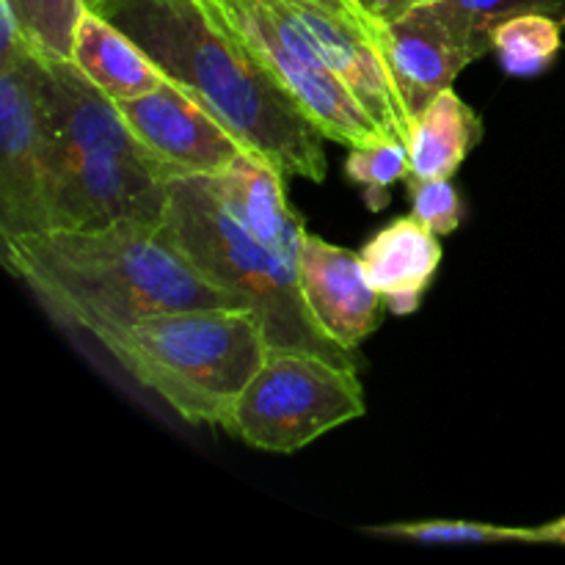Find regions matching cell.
Instances as JSON below:
<instances>
[{
	"label": "cell",
	"instance_id": "obj_1",
	"mask_svg": "<svg viewBox=\"0 0 565 565\" xmlns=\"http://www.w3.org/2000/svg\"><path fill=\"white\" fill-rule=\"evenodd\" d=\"M0 259L61 329L97 342L154 315L243 307L185 257L163 221L0 237Z\"/></svg>",
	"mask_w": 565,
	"mask_h": 565
},
{
	"label": "cell",
	"instance_id": "obj_2",
	"mask_svg": "<svg viewBox=\"0 0 565 565\" xmlns=\"http://www.w3.org/2000/svg\"><path fill=\"white\" fill-rule=\"evenodd\" d=\"M92 9L141 44L171 83L213 110L252 152L287 177L326 180L329 138L202 0H97Z\"/></svg>",
	"mask_w": 565,
	"mask_h": 565
},
{
	"label": "cell",
	"instance_id": "obj_3",
	"mask_svg": "<svg viewBox=\"0 0 565 565\" xmlns=\"http://www.w3.org/2000/svg\"><path fill=\"white\" fill-rule=\"evenodd\" d=\"M99 345L177 417L213 428L270 353L263 320L248 307L154 315L110 331Z\"/></svg>",
	"mask_w": 565,
	"mask_h": 565
},
{
	"label": "cell",
	"instance_id": "obj_4",
	"mask_svg": "<svg viewBox=\"0 0 565 565\" xmlns=\"http://www.w3.org/2000/svg\"><path fill=\"white\" fill-rule=\"evenodd\" d=\"M163 224L213 285L259 315L270 351H312L356 367L353 353L329 340L309 312L298 263L279 257L237 221L213 177L169 180Z\"/></svg>",
	"mask_w": 565,
	"mask_h": 565
},
{
	"label": "cell",
	"instance_id": "obj_5",
	"mask_svg": "<svg viewBox=\"0 0 565 565\" xmlns=\"http://www.w3.org/2000/svg\"><path fill=\"white\" fill-rule=\"evenodd\" d=\"M364 412L367 403L353 364L312 351H270L221 430L254 450L290 456Z\"/></svg>",
	"mask_w": 565,
	"mask_h": 565
},
{
	"label": "cell",
	"instance_id": "obj_6",
	"mask_svg": "<svg viewBox=\"0 0 565 565\" xmlns=\"http://www.w3.org/2000/svg\"><path fill=\"white\" fill-rule=\"evenodd\" d=\"M224 20L274 81L296 99L329 141L353 149L384 141V130L326 64L285 0H202Z\"/></svg>",
	"mask_w": 565,
	"mask_h": 565
},
{
	"label": "cell",
	"instance_id": "obj_7",
	"mask_svg": "<svg viewBox=\"0 0 565 565\" xmlns=\"http://www.w3.org/2000/svg\"><path fill=\"white\" fill-rule=\"evenodd\" d=\"M53 138L39 86V44L0 55V237L50 230Z\"/></svg>",
	"mask_w": 565,
	"mask_h": 565
},
{
	"label": "cell",
	"instance_id": "obj_8",
	"mask_svg": "<svg viewBox=\"0 0 565 565\" xmlns=\"http://www.w3.org/2000/svg\"><path fill=\"white\" fill-rule=\"evenodd\" d=\"M381 44L412 121L441 92L452 88L469 64L494 53V36L480 31L452 0L419 6L384 25Z\"/></svg>",
	"mask_w": 565,
	"mask_h": 565
},
{
	"label": "cell",
	"instance_id": "obj_9",
	"mask_svg": "<svg viewBox=\"0 0 565 565\" xmlns=\"http://www.w3.org/2000/svg\"><path fill=\"white\" fill-rule=\"evenodd\" d=\"M121 116L136 132L149 158L169 180L177 177H221L246 143L221 125L213 110L166 77L154 92L116 99Z\"/></svg>",
	"mask_w": 565,
	"mask_h": 565
},
{
	"label": "cell",
	"instance_id": "obj_10",
	"mask_svg": "<svg viewBox=\"0 0 565 565\" xmlns=\"http://www.w3.org/2000/svg\"><path fill=\"white\" fill-rule=\"evenodd\" d=\"M326 64L379 121L386 138L408 143L412 116L392 77L381 33L323 0H285Z\"/></svg>",
	"mask_w": 565,
	"mask_h": 565
},
{
	"label": "cell",
	"instance_id": "obj_11",
	"mask_svg": "<svg viewBox=\"0 0 565 565\" xmlns=\"http://www.w3.org/2000/svg\"><path fill=\"white\" fill-rule=\"evenodd\" d=\"M298 276L309 312L340 348L353 353L381 326L384 298L364 276L359 252L334 246L307 230L298 254Z\"/></svg>",
	"mask_w": 565,
	"mask_h": 565
},
{
	"label": "cell",
	"instance_id": "obj_12",
	"mask_svg": "<svg viewBox=\"0 0 565 565\" xmlns=\"http://www.w3.org/2000/svg\"><path fill=\"white\" fill-rule=\"evenodd\" d=\"M364 276L390 312L414 315L441 265V243L417 215L390 221L362 246Z\"/></svg>",
	"mask_w": 565,
	"mask_h": 565
},
{
	"label": "cell",
	"instance_id": "obj_13",
	"mask_svg": "<svg viewBox=\"0 0 565 565\" xmlns=\"http://www.w3.org/2000/svg\"><path fill=\"white\" fill-rule=\"evenodd\" d=\"M213 180L237 221L257 241L274 248L279 257L298 263L307 226H303L301 215L292 213L285 193L287 174L274 160L246 149L224 174L213 177Z\"/></svg>",
	"mask_w": 565,
	"mask_h": 565
},
{
	"label": "cell",
	"instance_id": "obj_14",
	"mask_svg": "<svg viewBox=\"0 0 565 565\" xmlns=\"http://www.w3.org/2000/svg\"><path fill=\"white\" fill-rule=\"evenodd\" d=\"M70 58L81 66L83 75H88V81L97 83L114 99L141 97L166 81L141 44L132 42L119 25L94 9L83 11L77 22Z\"/></svg>",
	"mask_w": 565,
	"mask_h": 565
},
{
	"label": "cell",
	"instance_id": "obj_15",
	"mask_svg": "<svg viewBox=\"0 0 565 565\" xmlns=\"http://www.w3.org/2000/svg\"><path fill=\"white\" fill-rule=\"evenodd\" d=\"M483 119L456 88L441 92L423 114L414 119L408 138V160L414 180H452L472 149L483 141Z\"/></svg>",
	"mask_w": 565,
	"mask_h": 565
},
{
	"label": "cell",
	"instance_id": "obj_16",
	"mask_svg": "<svg viewBox=\"0 0 565 565\" xmlns=\"http://www.w3.org/2000/svg\"><path fill=\"white\" fill-rule=\"evenodd\" d=\"M565 17L519 14L497 25L494 55L511 77H535L550 70L563 50Z\"/></svg>",
	"mask_w": 565,
	"mask_h": 565
},
{
	"label": "cell",
	"instance_id": "obj_17",
	"mask_svg": "<svg viewBox=\"0 0 565 565\" xmlns=\"http://www.w3.org/2000/svg\"><path fill=\"white\" fill-rule=\"evenodd\" d=\"M364 535L419 546H502L527 544V527H508L472 519H423V522H390L362 527Z\"/></svg>",
	"mask_w": 565,
	"mask_h": 565
},
{
	"label": "cell",
	"instance_id": "obj_18",
	"mask_svg": "<svg viewBox=\"0 0 565 565\" xmlns=\"http://www.w3.org/2000/svg\"><path fill=\"white\" fill-rule=\"evenodd\" d=\"M408 171H412V160H408V143L403 141L384 138V141L348 149L345 177L364 188V202L373 213L386 207L390 188L406 180Z\"/></svg>",
	"mask_w": 565,
	"mask_h": 565
},
{
	"label": "cell",
	"instance_id": "obj_19",
	"mask_svg": "<svg viewBox=\"0 0 565 565\" xmlns=\"http://www.w3.org/2000/svg\"><path fill=\"white\" fill-rule=\"evenodd\" d=\"M6 3L39 47L70 58L77 22L86 11L83 0H6Z\"/></svg>",
	"mask_w": 565,
	"mask_h": 565
},
{
	"label": "cell",
	"instance_id": "obj_20",
	"mask_svg": "<svg viewBox=\"0 0 565 565\" xmlns=\"http://www.w3.org/2000/svg\"><path fill=\"white\" fill-rule=\"evenodd\" d=\"M408 202H412V215H417L430 232L439 237L452 235L463 221V202L458 188L450 180H414L406 177Z\"/></svg>",
	"mask_w": 565,
	"mask_h": 565
},
{
	"label": "cell",
	"instance_id": "obj_21",
	"mask_svg": "<svg viewBox=\"0 0 565 565\" xmlns=\"http://www.w3.org/2000/svg\"><path fill=\"white\" fill-rule=\"evenodd\" d=\"M461 6L480 31L494 36L497 25L519 14H555L565 17V0H452Z\"/></svg>",
	"mask_w": 565,
	"mask_h": 565
},
{
	"label": "cell",
	"instance_id": "obj_22",
	"mask_svg": "<svg viewBox=\"0 0 565 565\" xmlns=\"http://www.w3.org/2000/svg\"><path fill=\"white\" fill-rule=\"evenodd\" d=\"M359 3H362V9L367 11V14L373 17L381 28H384V25H390V22L406 17L408 11L419 9V6L436 3V0H359Z\"/></svg>",
	"mask_w": 565,
	"mask_h": 565
},
{
	"label": "cell",
	"instance_id": "obj_23",
	"mask_svg": "<svg viewBox=\"0 0 565 565\" xmlns=\"http://www.w3.org/2000/svg\"><path fill=\"white\" fill-rule=\"evenodd\" d=\"M527 544L565 546V516H557V519H552V522L527 527Z\"/></svg>",
	"mask_w": 565,
	"mask_h": 565
},
{
	"label": "cell",
	"instance_id": "obj_24",
	"mask_svg": "<svg viewBox=\"0 0 565 565\" xmlns=\"http://www.w3.org/2000/svg\"><path fill=\"white\" fill-rule=\"evenodd\" d=\"M323 3L334 6V9H340V11H345L348 17H353V20L364 22V25L373 28V31H379V33H381V25H379V22L373 20V17L367 14V11L362 9V3H359V0H323Z\"/></svg>",
	"mask_w": 565,
	"mask_h": 565
},
{
	"label": "cell",
	"instance_id": "obj_25",
	"mask_svg": "<svg viewBox=\"0 0 565 565\" xmlns=\"http://www.w3.org/2000/svg\"><path fill=\"white\" fill-rule=\"evenodd\" d=\"M83 3H86V9H92V6L97 3V0H83Z\"/></svg>",
	"mask_w": 565,
	"mask_h": 565
}]
</instances>
